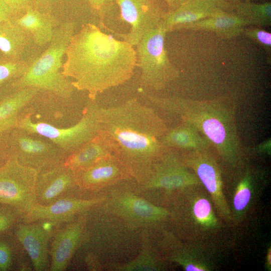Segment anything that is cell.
<instances>
[{"label": "cell", "instance_id": "1", "mask_svg": "<svg viewBox=\"0 0 271 271\" xmlns=\"http://www.w3.org/2000/svg\"><path fill=\"white\" fill-rule=\"evenodd\" d=\"M105 198L86 213L79 249L94 257L102 270L129 260L139 252L144 234L157 231L170 212L145 198L133 179L105 190Z\"/></svg>", "mask_w": 271, "mask_h": 271}, {"label": "cell", "instance_id": "2", "mask_svg": "<svg viewBox=\"0 0 271 271\" xmlns=\"http://www.w3.org/2000/svg\"><path fill=\"white\" fill-rule=\"evenodd\" d=\"M62 73L74 88L88 92L89 99L122 84L132 76L136 52L128 43L115 39L95 25H82L67 48Z\"/></svg>", "mask_w": 271, "mask_h": 271}, {"label": "cell", "instance_id": "3", "mask_svg": "<svg viewBox=\"0 0 271 271\" xmlns=\"http://www.w3.org/2000/svg\"><path fill=\"white\" fill-rule=\"evenodd\" d=\"M100 132L112 153L130 172L139 185L149 177L166 151L163 138L167 131L163 120L152 108L137 99L100 107Z\"/></svg>", "mask_w": 271, "mask_h": 271}, {"label": "cell", "instance_id": "4", "mask_svg": "<svg viewBox=\"0 0 271 271\" xmlns=\"http://www.w3.org/2000/svg\"><path fill=\"white\" fill-rule=\"evenodd\" d=\"M75 27L73 22H66L57 27L47 49L31 60L27 71L13 81L11 86L15 89L34 87L60 98H70L76 89L72 80L62 73V59Z\"/></svg>", "mask_w": 271, "mask_h": 271}, {"label": "cell", "instance_id": "5", "mask_svg": "<svg viewBox=\"0 0 271 271\" xmlns=\"http://www.w3.org/2000/svg\"><path fill=\"white\" fill-rule=\"evenodd\" d=\"M99 108L95 100L90 99L79 121L66 128L57 127L44 122H34L30 114L22 113L17 127L48 139L68 157L100 133Z\"/></svg>", "mask_w": 271, "mask_h": 271}, {"label": "cell", "instance_id": "6", "mask_svg": "<svg viewBox=\"0 0 271 271\" xmlns=\"http://www.w3.org/2000/svg\"><path fill=\"white\" fill-rule=\"evenodd\" d=\"M166 33L161 23L146 33L136 46L137 65L141 71L142 83L154 90L164 88L178 75L166 53Z\"/></svg>", "mask_w": 271, "mask_h": 271}, {"label": "cell", "instance_id": "7", "mask_svg": "<svg viewBox=\"0 0 271 271\" xmlns=\"http://www.w3.org/2000/svg\"><path fill=\"white\" fill-rule=\"evenodd\" d=\"M11 158L38 172L64 163L67 155L48 139L16 127L7 136Z\"/></svg>", "mask_w": 271, "mask_h": 271}, {"label": "cell", "instance_id": "8", "mask_svg": "<svg viewBox=\"0 0 271 271\" xmlns=\"http://www.w3.org/2000/svg\"><path fill=\"white\" fill-rule=\"evenodd\" d=\"M160 106L179 113L186 124L201 130L207 139L220 151L236 149L233 129L227 120L211 107L197 108L180 99H162Z\"/></svg>", "mask_w": 271, "mask_h": 271}, {"label": "cell", "instance_id": "9", "mask_svg": "<svg viewBox=\"0 0 271 271\" xmlns=\"http://www.w3.org/2000/svg\"><path fill=\"white\" fill-rule=\"evenodd\" d=\"M37 174L11 158L0 168V204L15 208L23 216L35 204Z\"/></svg>", "mask_w": 271, "mask_h": 271}, {"label": "cell", "instance_id": "10", "mask_svg": "<svg viewBox=\"0 0 271 271\" xmlns=\"http://www.w3.org/2000/svg\"><path fill=\"white\" fill-rule=\"evenodd\" d=\"M74 172L76 184L86 198L101 195L113 185L133 179L128 169L113 154Z\"/></svg>", "mask_w": 271, "mask_h": 271}, {"label": "cell", "instance_id": "11", "mask_svg": "<svg viewBox=\"0 0 271 271\" xmlns=\"http://www.w3.org/2000/svg\"><path fill=\"white\" fill-rule=\"evenodd\" d=\"M34 196L35 204L43 206L67 198H86L76 184L74 171L64 163L38 172Z\"/></svg>", "mask_w": 271, "mask_h": 271}, {"label": "cell", "instance_id": "12", "mask_svg": "<svg viewBox=\"0 0 271 271\" xmlns=\"http://www.w3.org/2000/svg\"><path fill=\"white\" fill-rule=\"evenodd\" d=\"M120 18L131 27L123 36L124 41L134 46L144 35L158 27L165 14L155 0H115Z\"/></svg>", "mask_w": 271, "mask_h": 271}, {"label": "cell", "instance_id": "13", "mask_svg": "<svg viewBox=\"0 0 271 271\" xmlns=\"http://www.w3.org/2000/svg\"><path fill=\"white\" fill-rule=\"evenodd\" d=\"M58 225L39 221H21L16 225V236L29 256L35 270H49V244Z\"/></svg>", "mask_w": 271, "mask_h": 271}, {"label": "cell", "instance_id": "14", "mask_svg": "<svg viewBox=\"0 0 271 271\" xmlns=\"http://www.w3.org/2000/svg\"><path fill=\"white\" fill-rule=\"evenodd\" d=\"M87 211L76 218L59 224L51 239L50 271L66 269L82 243Z\"/></svg>", "mask_w": 271, "mask_h": 271}, {"label": "cell", "instance_id": "15", "mask_svg": "<svg viewBox=\"0 0 271 271\" xmlns=\"http://www.w3.org/2000/svg\"><path fill=\"white\" fill-rule=\"evenodd\" d=\"M104 194L93 198L70 197L46 206L35 204L22 217V221H48L57 224L71 221L102 201Z\"/></svg>", "mask_w": 271, "mask_h": 271}, {"label": "cell", "instance_id": "16", "mask_svg": "<svg viewBox=\"0 0 271 271\" xmlns=\"http://www.w3.org/2000/svg\"><path fill=\"white\" fill-rule=\"evenodd\" d=\"M223 11L233 12L234 6L224 0H186L175 10L165 13L161 24L167 32L209 18Z\"/></svg>", "mask_w": 271, "mask_h": 271}, {"label": "cell", "instance_id": "17", "mask_svg": "<svg viewBox=\"0 0 271 271\" xmlns=\"http://www.w3.org/2000/svg\"><path fill=\"white\" fill-rule=\"evenodd\" d=\"M248 22L234 12L223 11L205 19L186 24L181 29L203 30L214 32L224 39H231L242 34Z\"/></svg>", "mask_w": 271, "mask_h": 271}, {"label": "cell", "instance_id": "18", "mask_svg": "<svg viewBox=\"0 0 271 271\" xmlns=\"http://www.w3.org/2000/svg\"><path fill=\"white\" fill-rule=\"evenodd\" d=\"M12 21L27 31L39 46L49 44L57 25V21L52 13L41 12L33 7Z\"/></svg>", "mask_w": 271, "mask_h": 271}, {"label": "cell", "instance_id": "19", "mask_svg": "<svg viewBox=\"0 0 271 271\" xmlns=\"http://www.w3.org/2000/svg\"><path fill=\"white\" fill-rule=\"evenodd\" d=\"M39 91L34 87L16 89L0 100V131H8L17 127L22 111Z\"/></svg>", "mask_w": 271, "mask_h": 271}, {"label": "cell", "instance_id": "20", "mask_svg": "<svg viewBox=\"0 0 271 271\" xmlns=\"http://www.w3.org/2000/svg\"><path fill=\"white\" fill-rule=\"evenodd\" d=\"M156 231H147L144 235L140 249L129 260L106 265L104 270L111 271H153L161 268V259L154 245V235Z\"/></svg>", "mask_w": 271, "mask_h": 271}, {"label": "cell", "instance_id": "21", "mask_svg": "<svg viewBox=\"0 0 271 271\" xmlns=\"http://www.w3.org/2000/svg\"><path fill=\"white\" fill-rule=\"evenodd\" d=\"M110 154H112L110 146L100 132L98 135L69 155L64 164L75 172L87 168Z\"/></svg>", "mask_w": 271, "mask_h": 271}, {"label": "cell", "instance_id": "22", "mask_svg": "<svg viewBox=\"0 0 271 271\" xmlns=\"http://www.w3.org/2000/svg\"><path fill=\"white\" fill-rule=\"evenodd\" d=\"M31 40L30 34L12 20L0 22V50L6 59L19 60Z\"/></svg>", "mask_w": 271, "mask_h": 271}, {"label": "cell", "instance_id": "23", "mask_svg": "<svg viewBox=\"0 0 271 271\" xmlns=\"http://www.w3.org/2000/svg\"><path fill=\"white\" fill-rule=\"evenodd\" d=\"M192 129V126L185 124L167 130L163 138V143L167 148L192 149L203 148L205 142Z\"/></svg>", "mask_w": 271, "mask_h": 271}, {"label": "cell", "instance_id": "24", "mask_svg": "<svg viewBox=\"0 0 271 271\" xmlns=\"http://www.w3.org/2000/svg\"><path fill=\"white\" fill-rule=\"evenodd\" d=\"M234 12L245 20L249 26L260 28L271 26V6L270 3L263 4L244 3L234 6Z\"/></svg>", "mask_w": 271, "mask_h": 271}, {"label": "cell", "instance_id": "25", "mask_svg": "<svg viewBox=\"0 0 271 271\" xmlns=\"http://www.w3.org/2000/svg\"><path fill=\"white\" fill-rule=\"evenodd\" d=\"M30 61L7 59L0 62V85L10 80H15L27 71Z\"/></svg>", "mask_w": 271, "mask_h": 271}, {"label": "cell", "instance_id": "26", "mask_svg": "<svg viewBox=\"0 0 271 271\" xmlns=\"http://www.w3.org/2000/svg\"><path fill=\"white\" fill-rule=\"evenodd\" d=\"M197 175L208 190L212 194L218 191L219 181L217 170L210 162L201 160L196 168Z\"/></svg>", "mask_w": 271, "mask_h": 271}, {"label": "cell", "instance_id": "27", "mask_svg": "<svg viewBox=\"0 0 271 271\" xmlns=\"http://www.w3.org/2000/svg\"><path fill=\"white\" fill-rule=\"evenodd\" d=\"M246 37L259 45L265 51L268 56L271 53V33L262 28L247 26L243 31Z\"/></svg>", "mask_w": 271, "mask_h": 271}, {"label": "cell", "instance_id": "28", "mask_svg": "<svg viewBox=\"0 0 271 271\" xmlns=\"http://www.w3.org/2000/svg\"><path fill=\"white\" fill-rule=\"evenodd\" d=\"M23 215L15 208L9 205L0 210V233L22 221Z\"/></svg>", "mask_w": 271, "mask_h": 271}, {"label": "cell", "instance_id": "29", "mask_svg": "<svg viewBox=\"0 0 271 271\" xmlns=\"http://www.w3.org/2000/svg\"><path fill=\"white\" fill-rule=\"evenodd\" d=\"M12 263V253L10 246L5 241L0 240V271L10 268Z\"/></svg>", "mask_w": 271, "mask_h": 271}, {"label": "cell", "instance_id": "30", "mask_svg": "<svg viewBox=\"0 0 271 271\" xmlns=\"http://www.w3.org/2000/svg\"><path fill=\"white\" fill-rule=\"evenodd\" d=\"M250 196L249 189L245 186H241L234 198L233 204L235 209L238 211L243 209L249 202Z\"/></svg>", "mask_w": 271, "mask_h": 271}, {"label": "cell", "instance_id": "31", "mask_svg": "<svg viewBox=\"0 0 271 271\" xmlns=\"http://www.w3.org/2000/svg\"><path fill=\"white\" fill-rule=\"evenodd\" d=\"M193 211L195 216L200 221L208 219L211 212L209 202L205 199L199 200L194 206Z\"/></svg>", "mask_w": 271, "mask_h": 271}, {"label": "cell", "instance_id": "32", "mask_svg": "<svg viewBox=\"0 0 271 271\" xmlns=\"http://www.w3.org/2000/svg\"><path fill=\"white\" fill-rule=\"evenodd\" d=\"M92 9L103 18L113 5L114 0H87Z\"/></svg>", "mask_w": 271, "mask_h": 271}, {"label": "cell", "instance_id": "33", "mask_svg": "<svg viewBox=\"0 0 271 271\" xmlns=\"http://www.w3.org/2000/svg\"><path fill=\"white\" fill-rule=\"evenodd\" d=\"M18 17L24 14L27 10L33 7V0H5Z\"/></svg>", "mask_w": 271, "mask_h": 271}, {"label": "cell", "instance_id": "34", "mask_svg": "<svg viewBox=\"0 0 271 271\" xmlns=\"http://www.w3.org/2000/svg\"><path fill=\"white\" fill-rule=\"evenodd\" d=\"M9 131H0V168L5 165L11 158L7 144Z\"/></svg>", "mask_w": 271, "mask_h": 271}, {"label": "cell", "instance_id": "35", "mask_svg": "<svg viewBox=\"0 0 271 271\" xmlns=\"http://www.w3.org/2000/svg\"><path fill=\"white\" fill-rule=\"evenodd\" d=\"M17 15L5 2L0 0V22H9L13 20Z\"/></svg>", "mask_w": 271, "mask_h": 271}, {"label": "cell", "instance_id": "36", "mask_svg": "<svg viewBox=\"0 0 271 271\" xmlns=\"http://www.w3.org/2000/svg\"><path fill=\"white\" fill-rule=\"evenodd\" d=\"M61 0H33V7L42 12L52 13L53 7Z\"/></svg>", "mask_w": 271, "mask_h": 271}, {"label": "cell", "instance_id": "37", "mask_svg": "<svg viewBox=\"0 0 271 271\" xmlns=\"http://www.w3.org/2000/svg\"><path fill=\"white\" fill-rule=\"evenodd\" d=\"M171 8L170 11L175 10L183 4L186 0H164Z\"/></svg>", "mask_w": 271, "mask_h": 271}, {"label": "cell", "instance_id": "38", "mask_svg": "<svg viewBox=\"0 0 271 271\" xmlns=\"http://www.w3.org/2000/svg\"><path fill=\"white\" fill-rule=\"evenodd\" d=\"M184 268L187 271H194V270H202L200 268L195 266L194 265L192 264H186L184 266Z\"/></svg>", "mask_w": 271, "mask_h": 271}]
</instances>
